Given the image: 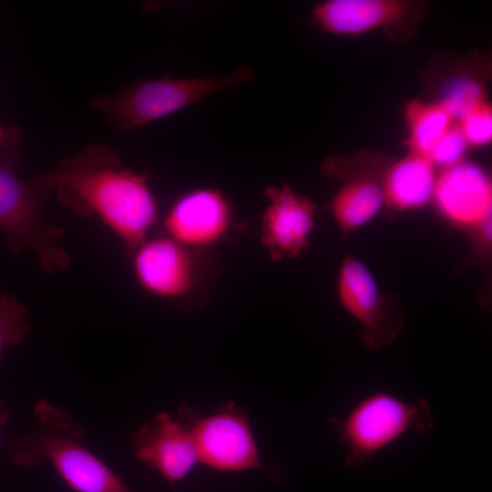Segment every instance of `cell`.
I'll return each instance as SVG.
<instances>
[{
	"label": "cell",
	"mask_w": 492,
	"mask_h": 492,
	"mask_svg": "<svg viewBox=\"0 0 492 492\" xmlns=\"http://www.w3.org/2000/svg\"><path fill=\"white\" fill-rule=\"evenodd\" d=\"M45 174L64 207L78 216H97L128 253L157 221L158 205L148 177L122 167L108 146L88 145Z\"/></svg>",
	"instance_id": "obj_1"
},
{
	"label": "cell",
	"mask_w": 492,
	"mask_h": 492,
	"mask_svg": "<svg viewBox=\"0 0 492 492\" xmlns=\"http://www.w3.org/2000/svg\"><path fill=\"white\" fill-rule=\"evenodd\" d=\"M34 428L14 439L6 453L18 467L49 463L73 492H136L85 441V429L65 407L46 399L33 406Z\"/></svg>",
	"instance_id": "obj_2"
},
{
	"label": "cell",
	"mask_w": 492,
	"mask_h": 492,
	"mask_svg": "<svg viewBox=\"0 0 492 492\" xmlns=\"http://www.w3.org/2000/svg\"><path fill=\"white\" fill-rule=\"evenodd\" d=\"M22 136L19 128H9L0 151V231L15 252L33 251L45 272L57 273L70 261L67 251L57 243L65 231L43 220L42 205L53 190L45 173L24 179L15 171Z\"/></svg>",
	"instance_id": "obj_3"
},
{
	"label": "cell",
	"mask_w": 492,
	"mask_h": 492,
	"mask_svg": "<svg viewBox=\"0 0 492 492\" xmlns=\"http://www.w3.org/2000/svg\"><path fill=\"white\" fill-rule=\"evenodd\" d=\"M345 450L344 466L354 470L409 434L436 427L429 402L405 400L387 391L359 399L346 413L328 419Z\"/></svg>",
	"instance_id": "obj_4"
},
{
	"label": "cell",
	"mask_w": 492,
	"mask_h": 492,
	"mask_svg": "<svg viewBox=\"0 0 492 492\" xmlns=\"http://www.w3.org/2000/svg\"><path fill=\"white\" fill-rule=\"evenodd\" d=\"M256 70L241 66L220 77L159 79L137 83L115 94L100 96L93 107L121 132H133L213 93L253 80Z\"/></svg>",
	"instance_id": "obj_5"
},
{
	"label": "cell",
	"mask_w": 492,
	"mask_h": 492,
	"mask_svg": "<svg viewBox=\"0 0 492 492\" xmlns=\"http://www.w3.org/2000/svg\"><path fill=\"white\" fill-rule=\"evenodd\" d=\"M197 414L186 403L179 405L176 416L156 414L131 434L134 456L169 484L181 481L199 463L192 433Z\"/></svg>",
	"instance_id": "obj_6"
},
{
	"label": "cell",
	"mask_w": 492,
	"mask_h": 492,
	"mask_svg": "<svg viewBox=\"0 0 492 492\" xmlns=\"http://www.w3.org/2000/svg\"><path fill=\"white\" fill-rule=\"evenodd\" d=\"M199 463L209 467L238 472L276 468L261 462L247 411L233 402L221 404L216 413L192 422Z\"/></svg>",
	"instance_id": "obj_7"
},
{
	"label": "cell",
	"mask_w": 492,
	"mask_h": 492,
	"mask_svg": "<svg viewBox=\"0 0 492 492\" xmlns=\"http://www.w3.org/2000/svg\"><path fill=\"white\" fill-rule=\"evenodd\" d=\"M337 292L343 307L358 322L366 346L379 349L394 342L403 327L404 314L384 298L372 272L353 255L340 267Z\"/></svg>",
	"instance_id": "obj_8"
},
{
	"label": "cell",
	"mask_w": 492,
	"mask_h": 492,
	"mask_svg": "<svg viewBox=\"0 0 492 492\" xmlns=\"http://www.w3.org/2000/svg\"><path fill=\"white\" fill-rule=\"evenodd\" d=\"M268 204L262 215L261 241L272 260L298 257L314 228L316 207L288 184L265 190Z\"/></svg>",
	"instance_id": "obj_9"
},
{
	"label": "cell",
	"mask_w": 492,
	"mask_h": 492,
	"mask_svg": "<svg viewBox=\"0 0 492 492\" xmlns=\"http://www.w3.org/2000/svg\"><path fill=\"white\" fill-rule=\"evenodd\" d=\"M231 220V206L222 192L203 188L179 198L166 214L163 227L168 237L182 246L203 247L221 240Z\"/></svg>",
	"instance_id": "obj_10"
},
{
	"label": "cell",
	"mask_w": 492,
	"mask_h": 492,
	"mask_svg": "<svg viewBox=\"0 0 492 492\" xmlns=\"http://www.w3.org/2000/svg\"><path fill=\"white\" fill-rule=\"evenodd\" d=\"M433 200L450 223L475 229L491 215V179L480 166L463 160L437 175Z\"/></svg>",
	"instance_id": "obj_11"
},
{
	"label": "cell",
	"mask_w": 492,
	"mask_h": 492,
	"mask_svg": "<svg viewBox=\"0 0 492 492\" xmlns=\"http://www.w3.org/2000/svg\"><path fill=\"white\" fill-rule=\"evenodd\" d=\"M132 254L136 280L149 294L175 301L191 290L194 265L188 248L169 237H156L145 240Z\"/></svg>",
	"instance_id": "obj_12"
},
{
	"label": "cell",
	"mask_w": 492,
	"mask_h": 492,
	"mask_svg": "<svg viewBox=\"0 0 492 492\" xmlns=\"http://www.w3.org/2000/svg\"><path fill=\"white\" fill-rule=\"evenodd\" d=\"M415 5L403 0H327L314 5L313 21L336 36H359L400 26L414 15Z\"/></svg>",
	"instance_id": "obj_13"
},
{
	"label": "cell",
	"mask_w": 492,
	"mask_h": 492,
	"mask_svg": "<svg viewBox=\"0 0 492 492\" xmlns=\"http://www.w3.org/2000/svg\"><path fill=\"white\" fill-rule=\"evenodd\" d=\"M436 178V167L426 158L409 152L385 171L384 204L400 211L425 207L433 200Z\"/></svg>",
	"instance_id": "obj_14"
},
{
	"label": "cell",
	"mask_w": 492,
	"mask_h": 492,
	"mask_svg": "<svg viewBox=\"0 0 492 492\" xmlns=\"http://www.w3.org/2000/svg\"><path fill=\"white\" fill-rule=\"evenodd\" d=\"M384 205L382 181L369 176L346 180L331 201L333 215L343 232H351L369 222Z\"/></svg>",
	"instance_id": "obj_15"
},
{
	"label": "cell",
	"mask_w": 492,
	"mask_h": 492,
	"mask_svg": "<svg viewBox=\"0 0 492 492\" xmlns=\"http://www.w3.org/2000/svg\"><path fill=\"white\" fill-rule=\"evenodd\" d=\"M406 145L410 153L427 159L437 140L455 124L436 102L411 100L405 108Z\"/></svg>",
	"instance_id": "obj_16"
},
{
	"label": "cell",
	"mask_w": 492,
	"mask_h": 492,
	"mask_svg": "<svg viewBox=\"0 0 492 492\" xmlns=\"http://www.w3.org/2000/svg\"><path fill=\"white\" fill-rule=\"evenodd\" d=\"M485 101L486 92L480 81L473 77L457 76L446 82L436 103L454 122H458Z\"/></svg>",
	"instance_id": "obj_17"
},
{
	"label": "cell",
	"mask_w": 492,
	"mask_h": 492,
	"mask_svg": "<svg viewBox=\"0 0 492 492\" xmlns=\"http://www.w3.org/2000/svg\"><path fill=\"white\" fill-rule=\"evenodd\" d=\"M31 330L26 307L11 294L0 295V363L5 348L19 344Z\"/></svg>",
	"instance_id": "obj_18"
},
{
	"label": "cell",
	"mask_w": 492,
	"mask_h": 492,
	"mask_svg": "<svg viewBox=\"0 0 492 492\" xmlns=\"http://www.w3.org/2000/svg\"><path fill=\"white\" fill-rule=\"evenodd\" d=\"M468 144L455 123L435 144L427 159L436 167L446 169L464 160Z\"/></svg>",
	"instance_id": "obj_19"
},
{
	"label": "cell",
	"mask_w": 492,
	"mask_h": 492,
	"mask_svg": "<svg viewBox=\"0 0 492 492\" xmlns=\"http://www.w3.org/2000/svg\"><path fill=\"white\" fill-rule=\"evenodd\" d=\"M468 147H484L492 140V108L487 101L481 103L456 124Z\"/></svg>",
	"instance_id": "obj_20"
},
{
	"label": "cell",
	"mask_w": 492,
	"mask_h": 492,
	"mask_svg": "<svg viewBox=\"0 0 492 492\" xmlns=\"http://www.w3.org/2000/svg\"><path fill=\"white\" fill-rule=\"evenodd\" d=\"M10 414V408L8 404L0 398V440H1V431L4 425L6 424Z\"/></svg>",
	"instance_id": "obj_21"
},
{
	"label": "cell",
	"mask_w": 492,
	"mask_h": 492,
	"mask_svg": "<svg viewBox=\"0 0 492 492\" xmlns=\"http://www.w3.org/2000/svg\"><path fill=\"white\" fill-rule=\"evenodd\" d=\"M9 135V128L5 129L0 126V151L6 143Z\"/></svg>",
	"instance_id": "obj_22"
}]
</instances>
